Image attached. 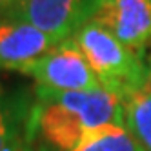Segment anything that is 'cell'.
Wrapping results in <instances>:
<instances>
[{"label":"cell","instance_id":"6da1fadb","mask_svg":"<svg viewBox=\"0 0 151 151\" xmlns=\"http://www.w3.org/2000/svg\"><path fill=\"white\" fill-rule=\"evenodd\" d=\"M124 126V100L106 88L84 91L37 89L26 131L29 140L40 138L51 151H71L80 140L106 126Z\"/></svg>","mask_w":151,"mask_h":151},{"label":"cell","instance_id":"7a4b0ae2","mask_svg":"<svg viewBox=\"0 0 151 151\" xmlns=\"http://www.w3.org/2000/svg\"><path fill=\"white\" fill-rule=\"evenodd\" d=\"M71 38L82 49L102 88L124 99L147 86L144 57L124 46L95 20H88Z\"/></svg>","mask_w":151,"mask_h":151},{"label":"cell","instance_id":"3957f363","mask_svg":"<svg viewBox=\"0 0 151 151\" xmlns=\"http://www.w3.org/2000/svg\"><path fill=\"white\" fill-rule=\"evenodd\" d=\"M18 73L31 77L38 88L49 91H84L102 88L75 38L55 44L42 57L20 68Z\"/></svg>","mask_w":151,"mask_h":151},{"label":"cell","instance_id":"277c9868","mask_svg":"<svg viewBox=\"0 0 151 151\" xmlns=\"http://www.w3.org/2000/svg\"><path fill=\"white\" fill-rule=\"evenodd\" d=\"M99 0H18L6 17L27 22L58 44L91 20Z\"/></svg>","mask_w":151,"mask_h":151},{"label":"cell","instance_id":"5b68a950","mask_svg":"<svg viewBox=\"0 0 151 151\" xmlns=\"http://www.w3.org/2000/svg\"><path fill=\"white\" fill-rule=\"evenodd\" d=\"M91 20L142 57L151 46V0H99Z\"/></svg>","mask_w":151,"mask_h":151},{"label":"cell","instance_id":"8992f818","mask_svg":"<svg viewBox=\"0 0 151 151\" xmlns=\"http://www.w3.org/2000/svg\"><path fill=\"white\" fill-rule=\"evenodd\" d=\"M57 42L40 29L17 18H0V69L18 71L47 53Z\"/></svg>","mask_w":151,"mask_h":151},{"label":"cell","instance_id":"52a82bcc","mask_svg":"<svg viewBox=\"0 0 151 151\" xmlns=\"http://www.w3.org/2000/svg\"><path fill=\"white\" fill-rule=\"evenodd\" d=\"M71 151H146L138 138L124 126H106L88 133Z\"/></svg>","mask_w":151,"mask_h":151},{"label":"cell","instance_id":"ba28073f","mask_svg":"<svg viewBox=\"0 0 151 151\" xmlns=\"http://www.w3.org/2000/svg\"><path fill=\"white\" fill-rule=\"evenodd\" d=\"M126 126L129 127L146 151H151V89L144 86L131 95L124 96Z\"/></svg>","mask_w":151,"mask_h":151},{"label":"cell","instance_id":"9c48e42d","mask_svg":"<svg viewBox=\"0 0 151 151\" xmlns=\"http://www.w3.org/2000/svg\"><path fill=\"white\" fill-rule=\"evenodd\" d=\"M29 142L26 124L20 126L18 118L0 102V151H20Z\"/></svg>","mask_w":151,"mask_h":151},{"label":"cell","instance_id":"30bf717a","mask_svg":"<svg viewBox=\"0 0 151 151\" xmlns=\"http://www.w3.org/2000/svg\"><path fill=\"white\" fill-rule=\"evenodd\" d=\"M17 2L18 0H0V18L2 17H6L11 9L17 6Z\"/></svg>","mask_w":151,"mask_h":151},{"label":"cell","instance_id":"8fae6325","mask_svg":"<svg viewBox=\"0 0 151 151\" xmlns=\"http://www.w3.org/2000/svg\"><path fill=\"white\" fill-rule=\"evenodd\" d=\"M20 151H51V149H47L46 146H42V144L35 147V146H33V142H29L27 146H24V147H22V149H20Z\"/></svg>","mask_w":151,"mask_h":151},{"label":"cell","instance_id":"7c38bea8","mask_svg":"<svg viewBox=\"0 0 151 151\" xmlns=\"http://www.w3.org/2000/svg\"><path fill=\"white\" fill-rule=\"evenodd\" d=\"M147 88L151 89V55L147 58Z\"/></svg>","mask_w":151,"mask_h":151}]
</instances>
